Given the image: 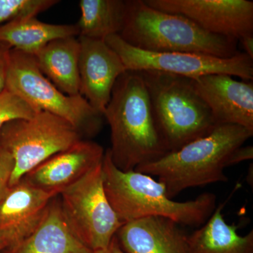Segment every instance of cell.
Returning <instances> with one entry per match:
<instances>
[{
  "label": "cell",
  "mask_w": 253,
  "mask_h": 253,
  "mask_svg": "<svg viewBox=\"0 0 253 253\" xmlns=\"http://www.w3.org/2000/svg\"><path fill=\"white\" fill-rule=\"evenodd\" d=\"M81 17L76 26L79 36L105 41L119 35L126 15V2L123 0H81Z\"/></svg>",
  "instance_id": "obj_20"
},
{
  "label": "cell",
  "mask_w": 253,
  "mask_h": 253,
  "mask_svg": "<svg viewBox=\"0 0 253 253\" xmlns=\"http://www.w3.org/2000/svg\"><path fill=\"white\" fill-rule=\"evenodd\" d=\"M115 236L126 253H189L188 234L168 218L147 217L126 221Z\"/></svg>",
  "instance_id": "obj_15"
},
{
  "label": "cell",
  "mask_w": 253,
  "mask_h": 253,
  "mask_svg": "<svg viewBox=\"0 0 253 253\" xmlns=\"http://www.w3.org/2000/svg\"><path fill=\"white\" fill-rule=\"evenodd\" d=\"M104 154L101 145L81 139L43 161L25 174L21 180L55 196H59L101 164Z\"/></svg>",
  "instance_id": "obj_11"
},
{
  "label": "cell",
  "mask_w": 253,
  "mask_h": 253,
  "mask_svg": "<svg viewBox=\"0 0 253 253\" xmlns=\"http://www.w3.org/2000/svg\"><path fill=\"white\" fill-rule=\"evenodd\" d=\"M81 44L76 37L50 42L34 56L41 72L60 91L70 96L80 94Z\"/></svg>",
  "instance_id": "obj_17"
},
{
  "label": "cell",
  "mask_w": 253,
  "mask_h": 253,
  "mask_svg": "<svg viewBox=\"0 0 253 253\" xmlns=\"http://www.w3.org/2000/svg\"><path fill=\"white\" fill-rule=\"evenodd\" d=\"M103 116L111 128V159L121 170H135L168 154L139 72L120 76Z\"/></svg>",
  "instance_id": "obj_1"
},
{
  "label": "cell",
  "mask_w": 253,
  "mask_h": 253,
  "mask_svg": "<svg viewBox=\"0 0 253 253\" xmlns=\"http://www.w3.org/2000/svg\"><path fill=\"white\" fill-rule=\"evenodd\" d=\"M137 72L146 84L168 153L207 135L217 126L191 79L160 71Z\"/></svg>",
  "instance_id": "obj_5"
},
{
  "label": "cell",
  "mask_w": 253,
  "mask_h": 253,
  "mask_svg": "<svg viewBox=\"0 0 253 253\" xmlns=\"http://www.w3.org/2000/svg\"><path fill=\"white\" fill-rule=\"evenodd\" d=\"M244 49V53L253 60V33L246 35L239 40Z\"/></svg>",
  "instance_id": "obj_25"
},
{
  "label": "cell",
  "mask_w": 253,
  "mask_h": 253,
  "mask_svg": "<svg viewBox=\"0 0 253 253\" xmlns=\"http://www.w3.org/2000/svg\"><path fill=\"white\" fill-rule=\"evenodd\" d=\"M81 139L83 136L71 123L45 111L6 123L0 133V145L14 158L9 187L43 161Z\"/></svg>",
  "instance_id": "obj_7"
},
{
  "label": "cell",
  "mask_w": 253,
  "mask_h": 253,
  "mask_svg": "<svg viewBox=\"0 0 253 253\" xmlns=\"http://www.w3.org/2000/svg\"><path fill=\"white\" fill-rule=\"evenodd\" d=\"M6 89L37 112L45 111L66 120L83 137L95 135L102 126L103 115L81 94L70 96L60 91L41 72L32 55L11 49Z\"/></svg>",
  "instance_id": "obj_6"
},
{
  "label": "cell",
  "mask_w": 253,
  "mask_h": 253,
  "mask_svg": "<svg viewBox=\"0 0 253 253\" xmlns=\"http://www.w3.org/2000/svg\"><path fill=\"white\" fill-rule=\"evenodd\" d=\"M8 246H9V244H8L7 241L4 236L0 234V253H2L5 249H7Z\"/></svg>",
  "instance_id": "obj_27"
},
{
  "label": "cell",
  "mask_w": 253,
  "mask_h": 253,
  "mask_svg": "<svg viewBox=\"0 0 253 253\" xmlns=\"http://www.w3.org/2000/svg\"><path fill=\"white\" fill-rule=\"evenodd\" d=\"M59 2L57 0H0V24L21 18L36 17Z\"/></svg>",
  "instance_id": "obj_21"
},
{
  "label": "cell",
  "mask_w": 253,
  "mask_h": 253,
  "mask_svg": "<svg viewBox=\"0 0 253 253\" xmlns=\"http://www.w3.org/2000/svg\"><path fill=\"white\" fill-rule=\"evenodd\" d=\"M37 111L24 100L5 89L0 94V133L6 123L18 119H28L36 114Z\"/></svg>",
  "instance_id": "obj_22"
},
{
  "label": "cell",
  "mask_w": 253,
  "mask_h": 253,
  "mask_svg": "<svg viewBox=\"0 0 253 253\" xmlns=\"http://www.w3.org/2000/svg\"><path fill=\"white\" fill-rule=\"evenodd\" d=\"M78 40L81 44L80 94L103 115L113 86L126 70L122 60L105 41L81 36Z\"/></svg>",
  "instance_id": "obj_13"
},
{
  "label": "cell",
  "mask_w": 253,
  "mask_h": 253,
  "mask_svg": "<svg viewBox=\"0 0 253 253\" xmlns=\"http://www.w3.org/2000/svg\"><path fill=\"white\" fill-rule=\"evenodd\" d=\"M93 253H126L120 247L118 244L117 239L116 236L113 237L112 241H111L108 247L106 249L99 250V251H94Z\"/></svg>",
  "instance_id": "obj_26"
},
{
  "label": "cell",
  "mask_w": 253,
  "mask_h": 253,
  "mask_svg": "<svg viewBox=\"0 0 253 253\" xmlns=\"http://www.w3.org/2000/svg\"><path fill=\"white\" fill-rule=\"evenodd\" d=\"M14 168V161L11 153L0 145V201L9 188Z\"/></svg>",
  "instance_id": "obj_23"
},
{
  "label": "cell",
  "mask_w": 253,
  "mask_h": 253,
  "mask_svg": "<svg viewBox=\"0 0 253 253\" xmlns=\"http://www.w3.org/2000/svg\"><path fill=\"white\" fill-rule=\"evenodd\" d=\"M79 36L76 25L51 24L36 17L21 18L0 26V42L35 56L50 42Z\"/></svg>",
  "instance_id": "obj_19"
},
{
  "label": "cell",
  "mask_w": 253,
  "mask_h": 253,
  "mask_svg": "<svg viewBox=\"0 0 253 253\" xmlns=\"http://www.w3.org/2000/svg\"><path fill=\"white\" fill-rule=\"evenodd\" d=\"M1 253H93L67 224L59 196L50 202L41 224L31 235Z\"/></svg>",
  "instance_id": "obj_16"
},
{
  "label": "cell",
  "mask_w": 253,
  "mask_h": 253,
  "mask_svg": "<svg viewBox=\"0 0 253 253\" xmlns=\"http://www.w3.org/2000/svg\"><path fill=\"white\" fill-rule=\"evenodd\" d=\"M11 49V48L7 44L0 42V94L6 89Z\"/></svg>",
  "instance_id": "obj_24"
},
{
  "label": "cell",
  "mask_w": 253,
  "mask_h": 253,
  "mask_svg": "<svg viewBox=\"0 0 253 253\" xmlns=\"http://www.w3.org/2000/svg\"><path fill=\"white\" fill-rule=\"evenodd\" d=\"M65 219L92 252L106 249L123 223L105 192L102 163L59 195Z\"/></svg>",
  "instance_id": "obj_8"
},
{
  "label": "cell",
  "mask_w": 253,
  "mask_h": 253,
  "mask_svg": "<svg viewBox=\"0 0 253 253\" xmlns=\"http://www.w3.org/2000/svg\"><path fill=\"white\" fill-rule=\"evenodd\" d=\"M102 172L107 199L123 222L163 217L180 226L199 227L217 208V196L212 193H204L185 202L173 201L168 197L166 186L152 176L118 169L113 164L109 149L105 151Z\"/></svg>",
  "instance_id": "obj_3"
},
{
  "label": "cell",
  "mask_w": 253,
  "mask_h": 253,
  "mask_svg": "<svg viewBox=\"0 0 253 253\" xmlns=\"http://www.w3.org/2000/svg\"><path fill=\"white\" fill-rule=\"evenodd\" d=\"M224 206L218 205L206 223L188 235L189 253H253V231L240 235L238 226L224 219Z\"/></svg>",
  "instance_id": "obj_18"
},
{
  "label": "cell",
  "mask_w": 253,
  "mask_h": 253,
  "mask_svg": "<svg viewBox=\"0 0 253 253\" xmlns=\"http://www.w3.org/2000/svg\"><path fill=\"white\" fill-rule=\"evenodd\" d=\"M54 197L21 180L10 186L0 201V234L7 241L8 248L36 231Z\"/></svg>",
  "instance_id": "obj_14"
},
{
  "label": "cell",
  "mask_w": 253,
  "mask_h": 253,
  "mask_svg": "<svg viewBox=\"0 0 253 253\" xmlns=\"http://www.w3.org/2000/svg\"><path fill=\"white\" fill-rule=\"evenodd\" d=\"M122 60L126 71H154L195 79L211 74H226L246 81L253 80V60L244 52L230 58L197 53L152 52L129 45L118 35L105 39Z\"/></svg>",
  "instance_id": "obj_9"
},
{
  "label": "cell",
  "mask_w": 253,
  "mask_h": 253,
  "mask_svg": "<svg viewBox=\"0 0 253 253\" xmlns=\"http://www.w3.org/2000/svg\"><path fill=\"white\" fill-rule=\"evenodd\" d=\"M154 9L189 18L211 34L239 41L253 33L250 0H144Z\"/></svg>",
  "instance_id": "obj_10"
},
{
  "label": "cell",
  "mask_w": 253,
  "mask_h": 253,
  "mask_svg": "<svg viewBox=\"0 0 253 253\" xmlns=\"http://www.w3.org/2000/svg\"><path fill=\"white\" fill-rule=\"evenodd\" d=\"M121 39L152 52L197 53L230 58L238 40L208 33L189 18L151 7L144 0H127Z\"/></svg>",
  "instance_id": "obj_4"
},
{
  "label": "cell",
  "mask_w": 253,
  "mask_h": 253,
  "mask_svg": "<svg viewBox=\"0 0 253 253\" xmlns=\"http://www.w3.org/2000/svg\"><path fill=\"white\" fill-rule=\"evenodd\" d=\"M253 135L239 126H217L210 134L135 171L157 176L172 199L184 190L228 181L226 168L239 164L238 151Z\"/></svg>",
  "instance_id": "obj_2"
},
{
  "label": "cell",
  "mask_w": 253,
  "mask_h": 253,
  "mask_svg": "<svg viewBox=\"0 0 253 253\" xmlns=\"http://www.w3.org/2000/svg\"><path fill=\"white\" fill-rule=\"evenodd\" d=\"M194 89L207 104L217 126L233 125L253 131V83L226 74L191 79Z\"/></svg>",
  "instance_id": "obj_12"
}]
</instances>
